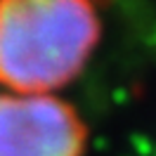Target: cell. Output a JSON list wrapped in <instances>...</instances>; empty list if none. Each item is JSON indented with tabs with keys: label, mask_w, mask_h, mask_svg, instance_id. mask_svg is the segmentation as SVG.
<instances>
[{
	"label": "cell",
	"mask_w": 156,
	"mask_h": 156,
	"mask_svg": "<svg viewBox=\"0 0 156 156\" xmlns=\"http://www.w3.org/2000/svg\"><path fill=\"white\" fill-rule=\"evenodd\" d=\"M99 31L95 0H0V85L55 95L83 73Z\"/></svg>",
	"instance_id": "cell-1"
},
{
	"label": "cell",
	"mask_w": 156,
	"mask_h": 156,
	"mask_svg": "<svg viewBox=\"0 0 156 156\" xmlns=\"http://www.w3.org/2000/svg\"><path fill=\"white\" fill-rule=\"evenodd\" d=\"M88 130L57 95L0 92V156H83Z\"/></svg>",
	"instance_id": "cell-2"
}]
</instances>
